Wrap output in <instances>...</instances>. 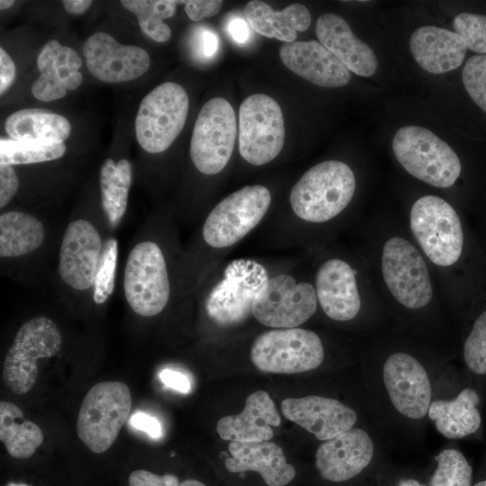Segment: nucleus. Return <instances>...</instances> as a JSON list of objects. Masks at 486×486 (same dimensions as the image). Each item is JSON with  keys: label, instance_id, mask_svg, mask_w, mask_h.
<instances>
[{"label": "nucleus", "instance_id": "obj_1", "mask_svg": "<svg viewBox=\"0 0 486 486\" xmlns=\"http://www.w3.org/2000/svg\"><path fill=\"white\" fill-rule=\"evenodd\" d=\"M271 274L253 259H233L208 279L203 308L208 319L220 328H231L252 316L254 301Z\"/></svg>", "mask_w": 486, "mask_h": 486}, {"label": "nucleus", "instance_id": "obj_2", "mask_svg": "<svg viewBox=\"0 0 486 486\" xmlns=\"http://www.w3.org/2000/svg\"><path fill=\"white\" fill-rule=\"evenodd\" d=\"M356 188L351 167L339 160H326L308 169L290 192V206L302 222L320 225L340 215Z\"/></svg>", "mask_w": 486, "mask_h": 486}, {"label": "nucleus", "instance_id": "obj_3", "mask_svg": "<svg viewBox=\"0 0 486 486\" xmlns=\"http://www.w3.org/2000/svg\"><path fill=\"white\" fill-rule=\"evenodd\" d=\"M272 202L262 184L246 185L219 202L205 218L201 239L210 255L220 256L248 235L266 215Z\"/></svg>", "mask_w": 486, "mask_h": 486}, {"label": "nucleus", "instance_id": "obj_4", "mask_svg": "<svg viewBox=\"0 0 486 486\" xmlns=\"http://www.w3.org/2000/svg\"><path fill=\"white\" fill-rule=\"evenodd\" d=\"M409 225L421 253L441 269L455 266L464 251V234L460 216L445 199L424 195L412 204Z\"/></svg>", "mask_w": 486, "mask_h": 486}, {"label": "nucleus", "instance_id": "obj_5", "mask_svg": "<svg viewBox=\"0 0 486 486\" xmlns=\"http://www.w3.org/2000/svg\"><path fill=\"white\" fill-rule=\"evenodd\" d=\"M380 272L391 297L401 307L418 310L434 298L430 270L421 251L401 235L384 239L380 253Z\"/></svg>", "mask_w": 486, "mask_h": 486}, {"label": "nucleus", "instance_id": "obj_6", "mask_svg": "<svg viewBox=\"0 0 486 486\" xmlns=\"http://www.w3.org/2000/svg\"><path fill=\"white\" fill-rule=\"evenodd\" d=\"M392 151L412 176L436 188H448L462 171L454 149L431 130L420 126L400 128L392 140Z\"/></svg>", "mask_w": 486, "mask_h": 486}, {"label": "nucleus", "instance_id": "obj_7", "mask_svg": "<svg viewBox=\"0 0 486 486\" xmlns=\"http://www.w3.org/2000/svg\"><path fill=\"white\" fill-rule=\"evenodd\" d=\"M123 292L130 309L142 317L161 313L169 302L171 281L163 248L153 240L137 243L123 273Z\"/></svg>", "mask_w": 486, "mask_h": 486}, {"label": "nucleus", "instance_id": "obj_8", "mask_svg": "<svg viewBox=\"0 0 486 486\" xmlns=\"http://www.w3.org/2000/svg\"><path fill=\"white\" fill-rule=\"evenodd\" d=\"M132 406L129 387L119 381H104L89 389L81 403L76 433L94 453L106 452L126 423Z\"/></svg>", "mask_w": 486, "mask_h": 486}, {"label": "nucleus", "instance_id": "obj_9", "mask_svg": "<svg viewBox=\"0 0 486 486\" xmlns=\"http://www.w3.org/2000/svg\"><path fill=\"white\" fill-rule=\"evenodd\" d=\"M249 355L254 366L261 372L299 374L319 367L325 350L316 332L298 327L261 333L254 339Z\"/></svg>", "mask_w": 486, "mask_h": 486}, {"label": "nucleus", "instance_id": "obj_10", "mask_svg": "<svg viewBox=\"0 0 486 486\" xmlns=\"http://www.w3.org/2000/svg\"><path fill=\"white\" fill-rule=\"evenodd\" d=\"M189 109V97L177 83L165 82L140 102L135 119V135L147 152L166 150L182 131Z\"/></svg>", "mask_w": 486, "mask_h": 486}, {"label": "nucleus", "instance_id": "obj_11", "mask_svg": "<svg viewBox=\"0 0 486 486\" xmlns=\"http://www.w3.org/2000/svg\"><path fill=\"white\" fill-rule=\"evenodd\" d=\"M62 345L58 325L46 316L25 321L8 349L3 367L4 384L15 394L29 392L38 377L37 361L54 356Z\"/></svg>", "mask_w": 486, "mask_h": 486}, {"label": "nucleus", "instance_id": "obj_12", "mask_svg": "<svg viewBox=\"0 0 486 486\" xmlns=\"http://www.w3.org/2000/svg\"><path fill=\"white\" fill-rule=\"evenodd\" d=\"M318 307L313 281L281 272L270 275L256 295L252 317L271 328H298L315 314Z\"/></svg>", "mask_w": 486, "mask_h": 486}, {"label": "nucleus", "instance_id": "obj_13", "mask_svg": "<svg viewBox=\"0 0 486 486\" xmlns=\"http://www.w3.org/2000/svg\"><path fill=\"white\" fill-rule=\"evenodd\" d=\"M237 137L235 112L222 97L206 102L199 112L190 141L195 168L206 176L221 172L233 153Z\"/></svg>", "mask_w": 486, "mask_h": 486}, {"label": "nucleus", "instance_id": "obj_14", "mask_svg": "<svg viewBox=\"0 0 486 486\" xmlns=\"http://www.w3.org/2000/svg\"><path fill=\"white\" fill-rule=\"evenodd\" d=\"M238 149L253 166L273 161L281 152L285 137L284 122L278 103L256 94L247 97L238 112Z\"/></svg>", "mask_w": 486, "mask_h": 486}, {"label": "nucleus", "instance_id": "obj_15", "mask_svg": "<svg viewBox=\"0 0 486 486\" xmlns=\"http://www.w3.org/2000/svg\"><path fill=\"white\" fill-rule=\"evenodd\" d=\"M313 284L319 307L330 320L351 321L363 305V280L350 259L341 256H325L318 264Z\"/></svg>", "mask_w": 486, "mask_h": 486}, {"label": "nucleus", "instance_id": "obj_16", "mask_svg": "<svg viewBox=\"0 0 486 486\" xmlns=\"http://www.w3.org/2000/svg\"><path fill=\"white\" fill-rule=\"evenodd\" d=\"M104 243L96 227L86 219L68 224L63 233L58 274L65 284L83 292L94 287Z\"/></svg>", "mask_w": 486, "mask_h": 486}, {"label": "nucleus", "instance_id": "obj_17", "mask_svg": "<svg viewBox=\"0 0 486 486\" xmlns=\"http://www.w3.org/2000/svg\"><path fill=\"white\" fill-rule=\"evenodd\" d=\"M383 383L392 404L402 416L420 419L428 415L432 389L422 364L412 355L395 352L382 367Z\"/></svg>", "mask_w": 486, "mask_h": 486}, {"label": "nucleus", "instance_id": "obj_18", "mask_svg": "<svg viewBox=\"0 0 486 486\" xmlns=\"http://www.w3.org/2000/svg\"><path fill=\"white\" fill-rule=\"evenodd\" d=\"M89 72L105 83H122L141 76L150 65L141 47L119 43L106 32H95L83 45Z\"/></svg>", "mask_w": 486, "mask_h": 486}, {"label": "nucleus", "instance_id": "obj_19", "mask_svg": "<svg viewBox=\"0 0 486 486\" xmlns=\"http://www.w3.org/2000/svg\"><path fill=\"white\" fill-rule=\"evenodd\" d=\"M374 445L368 433L352 428L323 441L315 453V466L326 481L343 482L362 473L372 463Z\"/></svg>", "mask_w": 486, "mask_h": 486}, {"label": "nucleus", "instance_id": "obj_20", "mask_svg": "<svg viewBox=\"0 0 486 486\" xmlns=\"http://www.w3.org/2000/svg\"><path fill=\"white\" fill-rule=\"evenodd\" d=\"M281 410L287 419L321 441L354 428L357 420L352 408L336 399L319 395L284 399Z\"/></svg>", "mask_w": 486, "mask_h": 486}, {"label": "nucleus", "instance_id": "obj_21", "mask_svg": "<svg viewBox=\"0 0 486 486\" xmlns=\"http://www.w3.org/2000/svg\"><path fill=\"white\" fill-rule=\"evenodd\" d=\"M82 59L77 52L58 40L48 41L37 58L40 76L32 86V95L42 102L63 98L68 90L80 86Z\"/></svg>", "mask_w": 486, "mask_h": 486}, {"label": "nucleus", "instance_id": "obj_22", "mask_svg": "<svg viewBox=\"0 0 486 486\" xmlns=\"http://www.w3.org/2000/svg\"><path fill=\"white\" fill-rule=\"evenodd\" d=\"M279 56L291 71L319 86L341 87L350 81L349 70L319 41L284 43Z\"/></svg>", "mask_w": 486, "mask_h": 486}, {"label": "nucleus", "instance_id": "obj_23", "mask_svg": "<svg viewBox=\"0 0 486 486\" xmlns=\"http://www.w3.org/2000/svg\"><path fill=\"white\" fill-rule=\"evenodd\" d=\"M281 418L270 395L262 390L250 393L242 411L219 419L216 430L220 438L234 442L269 441L272 427H278Z\"/></svg>", "mask_w": 486, "mask_h": 486}, {"label": "nucleus", "instance_id": "obj_24", "mask_svg": "<svg viewBox=\"0 0 486 486\" xmlns=\"http://www.w3.org/2000/svg\"><path fill=\"white\" fill-rule=\"evenodd\" d=\"M230 457L225 467L230 472H258L268 486H285L296 474L281 446L271 441L230 442Z\"/></svg>", "mask_w": 486, "mask_h": 486}, {"label": "nucleus", "instance_id": "obj_25", "mask_svg": "<svg viewBox=\"0 0 486 486\" xmlns=\"http://www.w3.org/2000/svg\"><path fill=\"white\" fill-rule=\"evenodd\" d=\"M320 42L334 54L348 70L361 76H373L378 66L373 50L352 32L346 20L332 13L320 15L316 22Z\"/></svg>", "mask_w": 486, "mask_h": 486}, {"label": "nucleus", "instance_id": "obj_26", "mask_svg": "<svg viewBox=\"0 0 486 486\" xmlns=\"http://www.w3.org/2000/svg\"><path fill=\"white\" fill-rule=\"evenodd\" d=\"M467 49L461 35L433 25L418 28L410 39V50L415 61L432 74L457 68L463 63Z\"/></svg>", "mask_w": 486, "mask_h": 486}, {"label": "nucleus", "instance_id": "obj_27", "mask_svg": "<svg viewBox=\"0 0 486 486\" xmlns=\"http://www.w3.org/2000/svg\"><path fill=\"white\" fill-rule=\"evenodd\" d=\"M243 13L256 32L285 43L295 41L297 32L307 31L311 22L307 7L297 3L275 12L268 4L253 0L247 4Z\"/></svg>", "mask_w": 486, "mask_h": 486}, {"label": "nucleus", "instance_id": "obj_28", "mask_svg": "<svg viewBox=\"0 0 486 486\" xmlns=\"http://www.w3.org/2000/svg\"><path fill=\"white\" fill-rule=\"evenodd\" d=\"M479 403L478 393L465 388L454 399L432 401L428 416L445 437L463 438L476 432L481 426V414L477 409Z\"/></svg>", "mask_w": 486, "mask_h": 486}, {"label": "nucleus", "instance_id": "obj_29", "mask_svg": "<svg viewBox=\"0 0 486 486\" xmlns=\"http://www.w3.org/2000/svg\"><path fill=\"white\" fill-rule=\"evenodd\" d=\"M10 139L41 143L64 142L71 133L68 120L51 111L26 108L11 113L4 122Z\"/></svg>", "mask_w": 486, "mask_h": 486}, {"label": "nucleus", "instance_id": "obj_30", "mask_svg": "<svg viewBox=\"0 0 486 486\" xmlns=\"http://www.w3.org/2000/svg\"><path fill=\"white\" fill-rule=\"evenodd\" d=\"M45 238L40 219L22 212L9 211L0 215V256L18 257L38 249Z\"/></svg>", "mask_w": 486, "mask_h": 486}, {"label": "nucleus", "instance_id": "obj_31", "mask_svg": "<svg viewBox=\"0 0 486 486\" xmlns=\"http://www.w3.org/2000/svg\"><path fill=\"white\" fill-rule=\"evenodd\" d=\"M131 184L132 165L128 159L109 158L103 162L99 172L102 206L112 227L119 225L126 212Z\"/></svg>", "mask_w": 486, "mask_h": 486}, {"label": "nucleus", "instance_id": "obj_32", "mask_svg": "<svg viewBox=\"0 0 486 486\" xmlns=\"http://www.w3.org/2000/svg\"><path fill=\"white\" fill-rule=\"evenodd\" d=\"M23 417L22 410L15 404L0 402V440L8 454L16 459L31 457L44 439L40 428Z\"/></svg>", "mask_w": 486, "mask_h": 486}, {"label": "nucleus", "instance_id": "obj_33", "mask_svg": "<svg viewBox=\"0 0 486 486\" xmlns=\"http://www.w3.org/2000/svg\"><path fill=\"white\" fill-rule=\"evenodd\" d=\"M185 1L174 0H122V5L133 13L138 19L141 30L153 40L165 42L171 37L170 27L163 22L172 17L177 4Z\"/></svg>", "mask_w": 486, "mask_h": 486}, {"label": "nucleus", "instance_id": "obj_34", "mask_svg": "<svg viewBox=\"0 0 486 486\" xmlns=\"http://www.w3.org/2000/svg\"><path fill=\"white\" fill-rule=\"evenodd\" d=\"M66 145L0 140V164L27 165L55 160L64 156Z\"/></svg>", "mask_w": 486, "mask_h": 486}, {"label": "nucleus", "instance_id": "obj_35", "mask_svg": "<svg viewBox=\"0 0 486 486\" xmlns=\"http://www.w3.org/2000/svg\"><path fill=\"white\" fill-rule=\"evenodd\" d=\"M435 460L436 466L428 486H472V467L460 451L445 449Z\"/></svg>", "mask_w": 486, "mask_h": 486}, {"label": "nucleus", "instance_id": "obj_36", "mask_svg": "<svg viewBox=\"0 0 486 486\" xmlns=\"http://www.w3.org/2000/svg\"><path fill=\"white\" fill-rule=\"evenodd\" d=\"M118 241L109 238L104 245L97 269L93 299L96 304H104L112 294L118 261Z\"/></svg>", "mask_w": 486, "mask_h": 486}, {"label": "nucleus", "instance_id": "obj_37", "mask_svg": "<svg viewBox=\"0 0 486 486\" xmlns=\"http://www.w3.org/2000/svg\"><path fill=\"white\" fill-rule=\"evenodd\" d=\"M463 355L470 371L486 374V310L475 320L464 341Z\"/></svg>", "mask_w": 486, "mask_h": 486}, {"label": "nucleus", "instance_id": "obj_38", "mask_svg": "<svg viewBox=\"0 0 486 486\" xmlns=\"http://www.w3.org/2000/svg\"><path fill=\"white\" fill-rule=\"evenodd\" d=\"M453 26L468 49L481 55L486 54V15L461 13L454 17Z\"/></svg>", "mask_w": 486, "mask_h": 486}, {"label": "nucleus", "instance_id": "obj_39", "mask_svg": "<svg viewBox=\"0 0 486 486\" xmlns=\"http://www.w3.org/2000/svg\"><path fill=\"white\" fill-rule=\"evenodd\" d=\"M462 79L468 94L486 112V55L472 56L463 68Z\"/></svg>", "mask_w": 486, "mask_h": 486}, {"label": "nucleus", "instance_id": "obj_40", "mask_svg": "<svg viewBox=\"0 0 486 486\" xmlns=\"http://www.w3.org/2000/svg\"><path fill=\"white\" fill-rule=\"evenodd\" d=\"M129 486H179L178 478L173 474L158 475L147 470H135L128 479Z\"/></svg>", "mask_w": 486, "mask_h": 486}, {"label": "nucleus", "instance_id": "obj_41", "mask_svg": "<svg viewBox=\"0 0 486 486\" xmlns=\"http://www.w3.org/2000/svg\"><path fill=\"white\" fill-rule=\"evenodd\" d=\"M19 188V179L9 164H0V208L5 207L14 198Z\"/></svg>", "mask_w": 486, "mask_h": 486}, {"label": "nucleus", "instance_id": "obj_42", "mask_svg": "<svg viewBox=\"0 0 486 486\" xmlns=\"http://www.w3.org/2000/svg\"><path fill=\"white\" fill-rule=\"evenodd\" d=\"M185 13L188 17L198 22L206 17L216 15L222 5V1L220 0H190L185 1Z\"/></svg>", "mask_w": 486, "mask_h": 486}, {"label": "nucleus", "instance_id": "obj_43", "mask_svg": "<svg viewBox=\"0 0 486 486\" xmlns=\"http://www.w3.org/2000/svg\"><path fill=\"white\" fill-rule=\"evenodd\" d=\"M130 422L134 428L141 430L151 438L158 439L163 436V428L159 420L144 411H136L131 416Z\"/></svg>", "mask_w": 486, "mask_h": 486}, {"label": "nucleus", "instance_id": "obj_44", "mask_svg": "<svg viewBox=\"0 0 486 486\" xmlns=\"http://www.w3.org/2000/svg\"><path fill=\"white\" fill-rule=\"evenodd\" d=\"M158 376L161 382L168 388L182 393H188L191 391V382L189 378L181 372L165 368L160 371Z\"/></svg>", "mask_w": 486, "mask_h": 486}, {"label": "nucleus", "instance_id": "obj_45", "mask_svg": "<svg viewBox=\"0 0 486 486\" xmlns=\"http://www.w3.org/2000/svg\"><path fill=\"white\" fill-rule=\"evenodd\" d=\"M16 75V68L9 54L0 48V94H5L12 86Z\"/></svg>", "mask_w": 486, "mask_h": 486}, {"label": "nucleus", "instance_id": "obj_46", "mask_svg": "<svg viewBox=\"0 0 486 486\" xmlns=\"http://www.w3.org/2000/svg\"><path fill=\"white\" fill-rule=\"evenodd\" d=\"M200 52L205 58L213 57L219 49L218 35L210 30H203L199 35Z\"/></svg>", "mask_w": 486, "mask_h": 486}, {"label": "nucleus", "instance_id": "obj_47", "mask_svg": "<svg viewBox=\"0 0 486 486\" xmlns=\"http://www.w3.org/2000/svg\"><path fill=\"white\" fill-rule=\"evenodd\" d=\"M228 32L232 39L240 44L247 42L250 37L248 22L239 17H235L229 22Z\"/></svg>", "mask_w": 486, "mask_h": 486}, {"label": "nucleus", "instance_id": "obj_48", "mask_svg": "<svg viewBox=\"0 0 486 486\" xmlns=\"http://www.w3.org/2000/svg\"><path fill=\"white\" fill-rule=\"evenodd\" d=\"M91 0H63L62 4L65 11L73 15L85 14L92 5Z\"/></svg>", "mask_w": 486, "mask_h": 486}, {"label": "nucleus", "instance_id": "obj_49", "mask_svg": "<svg viewBox=\"0 0 486 486\" xmlns=\"http://www.w3.org/2000/svg\"><path fill=\"white\" fill-rule=\"evenodd\" d=\"M391 486H428V484L415 478H402Z\"/></svg>", "mask_w": 486, "mask_h": 486}, {"label": "nucleus", "instance_id": "obj_50", "mask_svg": "<svg viewBox=\"0 0 486 486\" xmlns=\"http://www.w3.org/2000/svg\"><path fill=\"white\" fill-rule=\"evenodd\" d=\"M179 486H206V485L200 481H197L194 479H188L180 482Z\"/></svg>", "mask_w": 486, "mask_h": 486}, {"label": "nucleus", "instance_id": "obj_51", "mask_svg": "<svg viewBox=\"0 0 486 486\" xmlns=\"http://www.w3.org/2000/svg\"><path fill=\"white\" fill-rule=\"evenodd\" d=\"M14 4V1L13 0H1L0 1V9L1 10H6L13 6Z\"/></svg>", "mask_w": 486, "mask_h": 486}, {"label": "nucleus", "instance_id": "obj_52", "mask_svg": "<svg viewBox=\"0 0 486 486\" xmlns=\"http://www.w3.org/2000/svg\"><path fill=\"white\" fill-rule=\"evenodd\" d=\"M5 486H28L25 483L8 482Z\"/></svg>", "mask_w": 486, "mask_h": 486}, {"label": "nucleus", "instance_id": "obj_53", "mask_svg": "<svg viewBox=\"0 0 486 486\" xmlns=\"http://www.w3.org/2000/svg\"><path fill=\"white\" fill-rule=\"evenodd\" d=\"M473 486H486V480L476 482Z\"/></svg>", "mask_w": 486, "mask_h": 486}]
</instances>
